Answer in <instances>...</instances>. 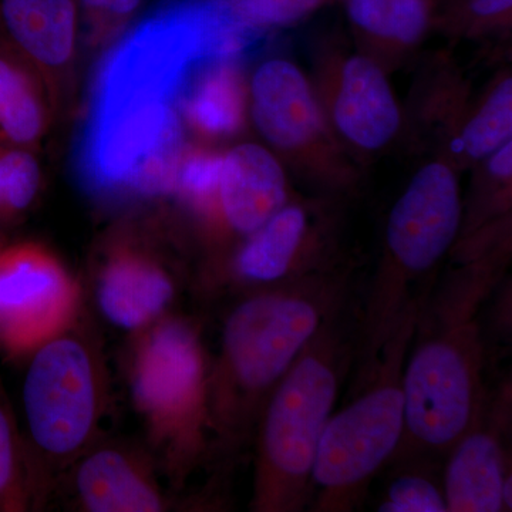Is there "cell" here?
Returning <instances> with one entry per match:
<instances>
[{
    "label": "cell",
    "mask_w": 512,
    "mask_h": 512,
    "mask_svg": "<svg viewBox=\"0 0 512 512\" xmlns=\"http://www.w3.org/2000/svg\"><path fill=\"white\" fill-rule=\"evenodd\" d=\"M350 23L362 35L386 45H417L433 15L431 0H342Z\"/></svg>",
    "instance_id": "cell-20"
},
{
    "label": "cell",
    "mask_w": 512,
    "mask_h": 512,
    "mask_svg": "<svg viewBox=\"0 0 512 512\" xmlns=\"http://www.w3.org/2000/svg\"><path fill=\"white\" fill-rule=\"evenodd\" d=\"M512 0H468L467 12L474 22L495 23L510 18Z\"/></svg>",
    "instance_id": "cell-28"
},
{
    "label": "cell",
    "mask_w": 512,
    "mask_h": 512,
    "mask_svg": "<svg viewBox=\"0 0 512 512\" xmlns=\"http://www.w3.org/2000/svg\"><path fill=\"white\" fill-rule=\"evenodd\" d=\"M251 28H282L308 18L325 0H229Z\"/></svg>",
    "instance_id": "cell-25"
},
{
    "label": "cell",
    "mask_w": 512,
    "mask_h": 512,
    "mask_svg": "<svg viewBox=\"0 0 512 512\" xmlns=\"http://www.w3.org/2000/svg\"><path fill=\"white\" fill-rule=\"evenodd\" d=\"M202 359L194 333L181 323L160 326L141 350L138 403L161 424L191 412L201 392Z\"/></svg>",
    "instance_id": "cell-10"
},
{
    "label": "cell",
    "mask_w": 512,
    "mask_h": 512,
    "mask_svg": "<svg viewBox=\"0 0 512 512\" xmlns=\"http://www.w3.org/2000/svg\"><path fill=\"white\" fill-rule=\"evenodd\" d=\"M221 170L222 154L210 150L185 151L175 191L198 212L215 215L220 211Z\"/></svg>",
    "instance_id": "cell-22"
},
{
    "label": "cell",
    "mask_w": 512,
    "mask_h": 512,
    "mask_svg": "<svg viewBox=\"0 0 512 512\" xmlns=\"http://www.w3.org/2000/svg\"><path fill=\"white\" fill-rule=\"evenodd\" d=\"M211 12L174 9L141 23L104 60L80 147L84 183L100 192L175 191L185 153L178 99L192 66L214 59Z\"/></svg>",
    "instance_id": "cell-1"
},
{
    "label": "cell",
    "mask_w": 512,
    "mask_h": 512,
    "mask_svg": "<svg viewBox=\"0 0 512 512\" xmlns=\"http://www.w3.org/2000/svg\"><path fill=\"white\" fill-rule=\"evenodd\" d=\"M76 288L63 266L32 244L0 248V342L28 350L66 325Z\"/></svg>",
    "instance_id": "cell-8"
},
{
    "label": "cell",
    "mask_w": 512,
    "mask_h": 512,
    "mask_svg": "<svg viewBox=\"0 0 512 512\" xmlns=\"http://www.w3.org/2000/svg\"><path fill=\"white\" fill-rule=\"evenodd\" d=\"M77 25V0H0L3 46L39 70H59L69 63Z\"/></svg>",
    "instance_id": "cell-13"
},
{
    "label": "cell",
    "mask_w": 512,
    "mask_h": 512,
    "mask_svg": "<svg viewBox=\"0 0 512 512\" xmlns=\"http://www.w3.org/2000/svg\"><path fill=\"white\" fill-rule=\"evenodd\" d=\"M288 286L261 293L231 313L224 330V363L235 387L249 397L272 390L325 326L333 292Z\"/></svg>",
    "instance_id": "cell-6"
},
{
    "label": "cell",
    "mask_w": 512,
    "mask_h": 512,
    "mask_svg": "<svg viewBox=\"0 0 512 512\" xmlns=\"http://www.w3.org/2000/svg\"><path fill=\"white\" fill-rule=\"evenodd\" d=\"M383 512L447 511L443 487L421 474H402L390 483L386 497L379 505Z\"/></svg>",
    "instance_id": "cell-24"
},
{
    "label": "cell",
    "mask_w": 512,
    "mask_h": 512,
    "mask_svg": "<svg viewBox=\"0 0 512 512\" xmlns=\"http://www.w3.org/2000/svg\"><path fill=\"white\" fill-rule=\"evenodd\" d=\"M501 498H503V507L511 510V474L505 477L503 483V491H501Z\"/></svg>",
    "instance_id": "cell-30"
},
{
    "label": "cell",
    "mask_w": 512,
    "mask_h": 512,
    "mask_svg": "<svg viewBox=\"0 0 512 512\" xmlns=\"http://www.w3.org/2000/svg\"><path fill=\"white\" fill-rule=\"evenodd\" d=\"M463 221L460 184L441 161L423 165L394 202L386 222L384 261L370 292L363 339L373 359L404 320L419 312L412 286L437 268Z\"/></svg>",
    "instance_id": "cell-3"
},
{
    "label": "cell",
    "mask_w": 512,
    "mask_h": 512,
    "mask_svg": "<svg viewBox=\"0 0 512 512\" xmlns=\"http://www.w3.org/2000/svg\"><path fill=\"white\" fill-rule=\"evenodd\" d=\"M484 291L480 282L458 288L439 325L426 329L404 360L399 451L448 453L480 417L483 346L474 311Z\"/></svg>",
    "instance_id": "cell-2"
},
{
    "label": "cell",
    "mask_w": 512,
    "mask_h": 512,
    "mask_svg": "<svg viewBox=\"0 0 512 512\" xmlns=\"http://www.w3.org/2000/svg\"><path fill=\"white\" fill-rule=\"evenodd\" d=\"M338 348L323 326L269 394L259 448L258 510L296 511L308 498L320 437L338 397Z\"/></svg>",
    "instance_id": "cell-4"
},
{
    "label": "cell",
    "mask_w": 512,
    "mask_h": 512,
    "mask_svg": "<svg viewBox=\"0 0 512 512\" xmlns=\"http://www.w3.org/2000/svg\"><path fill=\"white\" fill-rule=\"evenodd\" d=\"M143 0H77L79 10L97 35H109L137 12Z\"/></svg>",
    "instance_id": "cell-26"
},
{
    "label": "cell",
    "mask_w": 512,
    "mask_h": 512,
    "mask_svg": "<svg viewBox=\"0 0 512 512\" xmlns=\"http://www.w3.org/2000/svg\"><path fill=\"white\" fill-rule=\"evenodd\" d=\"M46 127L45 106L29 64L9 47L0 49V143L28 148Z\"/></svg>",
    "instance_id": "cell-19"
},
{
    "label": "cell",
    "mask_w": 512,
    "mask_h": 512,
    "mask_svg": "<svg viewBox=\"0 0 512 512\" xmlns=\"http://www.w3.org/2000/svg\"><path fill=\"white\" fill-rule=\"evenodd\" d=\"M40 184L36 158L26 148L0 143V218L25 211Z\"/></svg>",
    "instance_id": "cell-23"
},
{
    "label": "cell",
    "mask_w": 512,
    "mask_h": 512,
    "mask_svg": "<svg viewBox=\"0 0 512 512\" xmlns=\"http://www.w3.org/2000/svg\"><path fill=\"white\" fill-rule=\"evenodd\" d=\"M231 59H214L198 74L183 99L185 120L207 137H227L244 123L245 87Z\"/></svg>",
    "instance_id": "cell-17"
},
{
    "label": "cell",
    "mask_w": 512,
    "mask_h": 512,
    "mask_svg": "<svg viewBox=\"0 0 512 512\" xmlns=\"http://www.w3.org/2000/svg\"><path fill=\"white\" fill-rule=\"evenodd\" d=\"M249 99L256 130L275 150L303 161L325 147V117L311 82L295 63L272 59L259 64Z\"/></svg>",
    "instance_id": "cell-9"
},
{
    "label": "cell",
    "mask_w": 512,
    "mask_h": 512,
    "mask_svg": "<svg viewBox=\"0 0 512 512\" xmlns=\"http://www.w3.org/2000/svg\"><path fill=\"white\" fill-rule=\"evenodd\" d=\"M512 80L505 76L454 137L453 151L467 161L485 160L511 140Z\"/></svg>",
    "instance_id": "cell-21"
},
{
    "label": "cell",
    "mask_w": 512,
    "mask_h": 512,
    "mask_svg": "<svg viewBox=\"0 0 512 512\" xmlns=\"http://www.w3.org/2000/svg\"><path fill=\"white\" fill-rule=\"evenodd\" d=\"M443 494L447 511L498 512L504 510L503 483L507 477L504 451L495 427L478 420L448 450Z\"/></svg>",
    "instance_id": "cell-14"
},
{
    "label": "cell",
    "mask_w": 512,
    "mask_h": 512,
    "mask_svg": "<svg viewBox=\"0 0 512 512\" xmlns=\"http://www.w3.org/2000/svg\"><path fill=\"white\" fill-rule=\"evenodd\" d=\"M286 204L285 170L271 150L244 143L222 156L218 205L229 227L252 234Z\"/></svg>",
    "instance_id": "cell-12"
},
{
    "label": "cell",
    "mask_w": 512,
    "mask_h": 512,
    "mask_svg": "<svg viewBox=\"0 0 512 512\" xmlns=\"http://www.w3.org/2000/svg\"><path fill=\"white\" fill-rule=\"evenodd\" d=\"M487 171L491 177L503 183H510L512 175V141H507L487 158Z\"/></svg>",
    "instance_id": "cell-29"
},
{
    "label": "cell",
    "mask_w": 512,
    "mask_h": 512,
    "mask_svg": "<svg viewBox=\"0 0 512 512\" xmlns=\"http://www.w3.org/2000/svg\"><path fill=\"white\" fill-rule=\"evenodd\" d=\"M15 453H13L12 429L8 416L0 407V493L8 487L12 480Z\"/></svg>",
    "instance_id": "cell-27"
},
{
    "label": "cell",
    "mask_w": 512,
    "mask_h": 512,
    "mask_svg": "<svg viewBox=\"0 0 512 512\" xmlns=\"http://www.w3.org/2000/svg\"><path fill=\"white\" fill-rule=\"evenodd\" d=\"M308 211L299 204H286L274 217L249 234L235 261L238 274L248 281L276 282L291 274L302 258L309 239Z\"/></svg>",
    "instance_id": "cell-16"
},
{
    "label": "cell",
    "mask_w": 512,
    "mask_h": 512,
    "mask_svg": "<svg viewBox=\"0 0 512 512\" xmlns=\"http://www.w3.org/2000/svg\"><path fill=\"white\" fill-rule=\"evenodd\" d=\"M168 276L137 255L116 256L100 282V305L107 318L123 328L144 325L173 298Z\"/></svg>",
    "instance_id": "cell-15"
},
{
    "label": "cell",
    "mask_w": 512,
    "mask_h": 512,
    "mask_svg": "<svg viewBox=\"0 0 512 512\" xmlns=\"http://www.w3.org/2000/svg\"><path fill=\"white\" fill-rule=\"evenodd\" d=\"M26 417L37 446L72 453L89 436L96 410L92 362L72 339H57L37 352L23 389Z\"/></svg>",
    "instance_id": "cell-7"
},
{
    "label": "cell",
    "mask_w": 512,
    "mask_h": 512,
    "mask_svg": "<svg viewBox=\"0 0 512 512\" xmlns=\"http://www.w3.org/2000/svg\"><path fill=\"white\" fill-rule=\"evenodd\" d=\"M330 117L339 136L357 150L379 151L392 143L402 126V114L376 60L352 55L342 63L333 87Z\"/></svg>",
    "instance_id": "cell-11"
},
{
    "label": "cell",
    "mask_w": 512,
    "mask_h": 512,
    "mask_svg": "<svg viewBox=\"0 0 512 512\" xmlns=\"http://www.w3.org/2000/svg\"><path fill=\"white\" fill-rule=\"evenodd\" d=\"M77 487L84 504L94 512L161 510L158 495L116 451L104 450L87 458L80 467Z\"/></svg>",
    "instance_id": "cell-18"
},
{
    "label": "cell",
    "mask_w": 512,
    "mask_h": 512,
    "mask_svg": "<svg viewBox=\"0 0 512 512\" xmlns=\"http://www.w3.org/2000/svg\"><path fill=\"white\" fill-rule=\"evenodd\" d=\"M417 318L404 320L377 355L382 360L369 382L326 423L312 470L320 511L350 510L402 446L403 366Z\"/></svg>",
    "instance_id": "cell-5"
}]
</instances>
